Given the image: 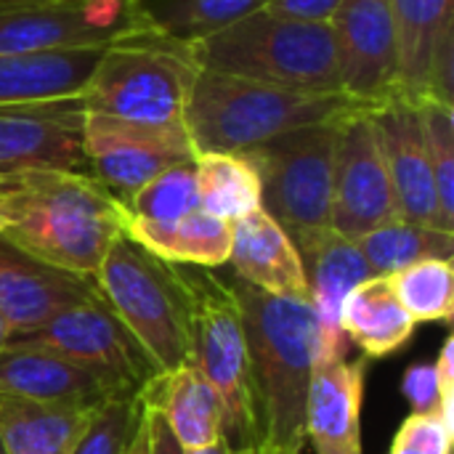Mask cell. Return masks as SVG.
Listing matches in <instances>:
<instances>
[{
  "label": "cell",
  "instance_id": "1",
  "mask_svg": "<svg viewBox=\"0 0 454 454\" xmlns=\"http://www.w3.org/2000/svg\"><path fill=\"white\" fill-rule=\"evenodd\" d=\"M0 239L77 277H93L122 234L125 205L90 173L13 170L0 186Z\"/></svg>",
  "mask_w": 454,
  "mask_h": 454
},
{
  "label": "cell",
  "instance_id": "2",
  "mask_svg": "<svg viewBox=\"0 0 454 454\" xmlns=\"http://www.w3.org/2000/svg\"><path fill=\"white\" fill-rule=\"evenodd\" d=\"M234 290L250 348L261 431L258 450H303L306 399L322 351L319 317L309 298L269 295L247 285Z\"/></svg>",
  "mask_w": 454,
  "mask_h": 454
},
{
  "label": "cell",
  "instance_id": "3",
  "mask_svg": "<svg viewBox=\"0 0 454 454\" xmlns=\"http://www.w3.org/2000/svg\"><path fill=\"white\" fill-rule=\"evenodd\" d=\"M367 109L343 93H298L266 82L202 69L184 114L197 154L250 152L295 128L335 122Z\"/></svg>",
  "mask_w": 454,
  "mask_h": 454
},
{
  "label": "cell",
  "instance_id": "4",
  "mask_svg": "<svg viewBox=\"0 0 454 454\" xmlns=\"http://www.w3.org/2000/svg\"><path fill=\"white\" fill-rule=\"evenodd\" d=\"M202 67L194 43L149 24L109 40L80 93L85 112L130 122H184Z\"/></svg>",
  "mask_w": 454,
  "mask_h": 454
},
{
  "label": "cell",
  "instance_id": "5",
  "mask_svg": "<svg viewBox=\"0 0 454 454\" xmlns=\"http://www.w3.org/2000/svg\"><path fill=\"white\" fill-rule=\"evenodd\" d=\"M93 282L160 375L194 362V303L181 266L154 258L120 234Z\"/></svg>",
  "mask_w": 454,
  "mask_h": 454
},
{
  "label": "cell",
  "instance_id": "6",
  "mask_svg": "<svg viewBox=\"0 0 454 454\" xmlns=\"http://www.w3.org/2000/svg\"><path fill=\"white\" fill-rule=\"evenodd\" d=\"M202 69L298 93H340L330 24L250 13L194 43Z\"/></svg>",
  "mask_w": 454,
  "mask_h": 454
},
{
  "label": "cell",
  "instance_id": "7",
  "mask_svg": "<svg viewBox=\"0 0 454 454\" xmlns=\"http://www.w3.org/2000/svg\"><path fill=\"white\" fill-rule=\"evenodd\" d=\"M194 303V364L223 407V442L237 454L261 447L250 348L237 290L207 269H181Z\"/></svg>",
  "mask_w": 454,
  "mask_h": 454
},
{
  "label": "cell",
  "instance_id": "8",
  "mask_svg": "<svg viewBox=\"0 0 454 454\" xmlns=\"http://www.w3.org/2000/svg\"><path fill=\"white\" fill-rule=\"evenodd\" d=\"M335 128L338 120L295 128L242 152L261 178V210L287 234L330 226Z\"/></svg>",
  "mask_w": 454,
  "mask_h": 454
},
{
  "label": "cell",
  "instance_id": "9",
  "mask_svg": "<svg viewBox=\"0 0 454 454\" xmlns=\"http://www.w3.org/2000/svg\"><path fill=\"white\" fill-rule=\"evenodd\" d=\"M82 152L88 173L120 202L162 170L197 157L184 122L149 125L98 112L82 117Z\"/></svg>",
  "mask_w": 454,
  "mask_h": 454
},
{
  "label": "cell",
  "instance_id": "10",
  "mask_svg": "<svg viewBox=\"0 0 454 454\" xmlns=\"http://www.w3.org/2000/svg\"><path fill=\"white\" fill-rule=\"evenodd\" d=\"M11 343L56 351L128 391H141L160 375L138 340L104 303L101 293L59 311L27 335L11 338Z\"/></svg>",
  "mask_w": 454,
  "mask_h": 454
},
{
  "label": "cell",
  "instance_id": "11",
  "mask_svg": "<svg viewBox=\"0 0 454 454\" xmlns=\"http://www.w3.org/2000/svg\"><path fill=\"white\" fill-rule=\"evenodd\" d=\"M394 218H399L396 197L370 109L351 112L335 128L330 229L356 242Z\"/></svg>",
  "mask_w": 454,
  "mask_h": 454
},
{
  "label": "cell",
  "instance_id": "12",
  "mask_svg": "<svg viewBox=\"0 0 454 454\" xmlns=\"http://www.w3.org/2000/svg\"><path fill=\"white\" fill-rule=\"evenodd\" d=\"M136 0H82L0 8V56L106 45L144 27Z\"/></svg>",
  "mask_w": 454,
  "mask_h": 454
},
{
  "label": "cell",
  "instance_id": "13",
  "mask_svg": "<svg viewBox=\"0 0 454 454\" xmlns=\"http://www.w3.org/2000/svg\"><path fill=\"white\" fill-rule=\"evenodd\" d=\"M330 29L340 93L367 109L396 96L399 37L391 0H343Z\"/></svg>",
  "mask_w": 454,
  "mask_h": 454
},
{
  "label": "cell",
  "instance_id": "14",
  "mask_svg": "<svg viewBox=\"0 0 454 454\" xmlns=\"http://www.w3.org/2000/svg\"><path fill=\"white\" fill-rule=\"evenodd\" d=\"M82 117L80 96L0 104V170L56 168L88 173Z\"/></svg>",
  "mask_w": 454,
  "mask_h": 454
},
{
  "label": "cell",
  "instance_id": "15",
  "mask_svg": "<svg viewBox=\"0 0 454 454\" xmlns=\"http://www.w3.org/2000/svg\"><path fill=\"white\" fill-rule=\"evenodd\" d=\"M370 120L394 186L399 218L444 229L418 104L391 96L370 109Z\"/></svg>",
  "mask_w": 454,
  "mask_h": 454
},
{
  "label": "cell",
  "instance_id": "16",
  "mask_svg": "<svg viewBox=\"0 0 454 454\" xmlns=\"http://www.w3.org/2000/svg\"><path fill=\"white\" fill-rule=\"evenodd\" d=\"M306 274V298L311 301L319 330H322V351L319 359L327 356H348V340L340 330V306L346 295L364 279L372 277L359 245L330 226L306 229L290 234Z\"/></svg>",
  "mask_w": 454,
  "mask_h": 454
},
{
  "label": "cell",
  "instance_id": "17",
  "mask_svg": "<svg viewBox=\"0 0 454 454\" xmlns=\"http://www.w3.org/2000/svg\"><path fill=\"white\" fill-rule=\"evenodd\" d=\"M138 394L56 351L8 343L0 351V396L93 410L112 396Z\"/></svg>",
  "mask_w": 454,
  "mask_h": 454
},
{
  "label": "cell",
  "instance_id": "18",
  "mask_svg": "<svg viewBox=\"0 0 454 454\" xmlns=\"http://www.w3.org/2000/svg\"><path fill=\"white\" fill-rule=\"evenodd\" d=\"M93 295H98L93 277L61 271L0 239V317L11 327V338L37 330Z\"/></svg>",
  "mask_w": 454,
  "mask_h": 454
},
{
  "label": "cell",
  "instance_id": "19",
  "mask_svg": "<svg viewBox=\"0 0 454 454\" xmlns=\"http://www.w3.org/2000/svg\"><path fill=\"white\" fill-rule=\"evenodd\" d=\"M367 359H317L303 434L317 454H362V399Z\"/></svg>",
  "mask_w": 454,
  "mask_h": 454
},
{
  "label": "cell",
  "instance_id": "20",
  "mask_svg": "<svg viewBox=\"0 0 454 454\" xmlns=\"http://www.w3.org/2000/svg\"><path fill=\"white\" fill-rule=\"evenodd\" d=\"M229 263L242 285L269 295L306 298V274L290 234L263 210L231 223Z\"/></svg>",
  "mask_w": 454,
  "mask_h": 454
},
{
  "label": "cell",
  "instance_id": "21",
  "mask_svg": "<svg viewBox=\"0 0 454 454\" xmlns=\"http://www.w3.org/2000/svg\"><path fill=\"white\" fill-rule=\"evenodd\" d=\"M141 399L160 410L184 452L223 442L221 399L194 362L178 367L176 372L157 375L146 388H141Z\"/></svg>",
  "mask_w": 454,
  "mask_h": 454
},
{
  "label": "cell",
  "instance_id": "22",
  "mask_svg": "<svg viewBox=\"0 0 454 454\" xmlns=\"http://www.w3.org/2000/svg\"><path fill=\"white\" fill-rule=\"evenodd\" d=\"M122 234L141 245L154 258L173 263V266H192V269H221L229 263L231 253V223L194 210L178 221H141L125 213Z\"/></svg>",
  "mask_w": 454,
  "mask_h": 454
},
{
  "label": "cell",
  "instance_id": "23",
  "mask_svg": "<svg viewBox=\"0 0 454 454\" xmlns=\"http://www.w3.org/2000/svg\"><path fill=\"white\" fill-rule=\"evenodd\" d=\"M104 45L0 56V104L80 96Z\"/></svg>",
  "mask_w": 454,
  "mask_h": 454
},
{
  "label": "cell",
  "instance_id": "24",
  "mask_svg": "<svg viewBox=\"0 0 454 454\" xmlns=\"http://www.w3.org/2000/svg\"><path fill=\"white\" fill-rule=\"evenodd\" d=\"M340 330L346 340L362 348L364 359H383L407 346L418 322L399 303L388 277H370L346 295Z\"/></svg>",
  "mask_w": 454,
  "mask_h": 454
},
{
  "label": "cell",
  "instance_id": "25",
  "mask_svg": "<svg viewBox=\"0 0 454 454\" xmlns=\"http://www.w3.org/2000/svg\"><path fill=\"white\" fill-rule=\"evenodd\" d=\"M93 410L0 396V442L8 454H69Z\"/></svg>",
  "mask_w": 454,
  "mask_h": 454
},
{
  "label": "cell",
  "instance_id": "26",
  "mask_svg": "<svg viewBox=\"0 0 454 454\" xmlns=\"http://www.w3.org/2000/svg\"><path fill=\"white\" fill-rule=\"evenodd\" d=\"M399 37L396 96L420 104L428 98L431 59L444 29L454 27L452 0H391Z\"/></svg>",
  "mask_w": 454,
  "mask_h": 454
},
{
  "label": "cell",
  "instance_id": "27",
  "mask_svg": "<svg viewBox=\"0 0 454 454\" xmlns=\"http://www.w3.org/2000/svg\"><path fill=\"white\" fill-rule=\"evenodd\" d=\"M200 210L237 223L261 210V178L245 154L210 152L194 157Z\"/></svg>",
  "mask_w": 454,
  "mask_h": 454
},
{
  "label": "cell",
  "instance_id": "28",
  "mask_svg": "<svg viewBox=\"0 0 454 454\" xmlns=\"http://www.w3.org/2000/svg\"><path fill=\"white\" fill-rule=\"evenodd\" d=\"M372 277H391L412 263L431 261V258H444L452 261L454 255V234L426 226V223H412L404 218H394L370 234L356 239Z\"/></svg>",
  "mask_w": 454,
  "mask_h": 454
},
{
  "label": "cell",
  "instance_id": "29",
  "mask_svg": "<svg viewBox=\"0 0 454 454\" xmlns=\"http://www.w3.org/2000/svg\"><path fill=\"white\" fill-rule=\"evenodd\" d=\"M141 19L178 40L200 43L207 35L258 13L269 0H136Z\"/></svg>",
  "mask_w": 454,
  "mask_h": 454
},
{
  "label": "cell",
  "instance_id": "30",
  "mask_svg": "<svg viewBox=\"0 0 454 454\" xmlns=\"http://www.w3.org/2000/svg\"><path fill=\"white\" fill-rule=\"evenodd\" d=\"M404 311L420 322H452L454 269L452 261L431 258L412 263L388 277Z\"/></svg>",
  "mask_w": 454,
  "mask_h": 454
},
{
  "label": "cell",
  "instance_id": "31",
  "mask_svg": "<svg viewBox=\"0 0 454 454\" xmlns=\"http://www.w3.org/2000/svg\"><path fill=\"white\" fill-rule=\"evenodd\" d=\"M125 213L141 221H178L200 210V192L194 176V160L162 170L157 178L144 184L125 202Z\"/></svg>",
  "mask_w": 454,
  "mask_h": 454
},
{
  "label": "cell",
  "instance_id": "32",
  "mask_svg": "<svg viewBox=\"0 0 454 454\" xmlns=\"http://www.w3.org/2000/svg\"><path fill=\"white\" fill-rule=\"evenodd\" d=\"M418 112L431 157L442 223L454 234V106L436 98H426L418 104Z\"/></svg>",
  "mask_w": 454,
  "mask_h": 454
},
{
  "label": "cell",
  "instance_id": "33",
  "mask_svg": "<svg viewBox=\"0 0 454 454\" xmlns=\"http://www.w3.org/2000/svg\"><path fill=\"white\" fill-rule=\"evenodd\" d=\"M141 418V391L112 396L90 412L69 454H125Z\"/></svg>",
  "mask_w": 454,
  "mask_h": 454
},
{
  "label": "cell",
  "instance_id": "34",
  "mask_svg": "<svg viewBox=\"0 0 454 454\" xmlns=\"http://www.w3.org/2000/svg\"><path fill=\"white\" fill-rule=\"evenodd\" d=\"M402 394L412 407V415H439L454 431V394H447L434 362H415L402 378Z\"/></svg>",
  "mask_w": 454,
  "mask_h": 454
},
{
  "label": "cell",
  "instance_id": "35",
  "mask_svg": "<svg viewBox=\"0 0 454 454\" xmlns=\"http://www.w3.org/2000/svg\"><path fill=\"white\" fill-rule=\"evenodd\" d=\"M452 436L439 415H410L394 436L388 454H452Z\"/></svg>",
  "mask_w": 454,
  "mask_h": 454
},
{
  "label": "cell",
  "instance_id": "36",
  "mask_svg": "<svg viewBox=\"0 0 454 454\" xmlns=\"http://www.w3.org/2000/svg\"><path fill=\"white\" fill-rule=\"evenodd\" d=\"M343 0H269L263 8L271 16L279 19H295V21H314V24H330L335 11Z\"/></svg>",
  "mask_w": 454,
  "mask_h": 454
},
{
  "label": "cell",
  "instance_id": "37",
  "mask_svg": "<svg viewBox=\"0 0 454 454\" xmlns=\"http://www.w3.org/2000/svg\"><path fill=\"white\" fill-rule=\"evenodd\" d=\"M146 407H149V423H152V454H186L176 442V436L170 434L160 410H154L152 404H146Z\"/></svg>",
  "mask_w": 454,
  "mask_h": 454
},
{
  "label": "cell",
  "instance_id": "38",
  "mask_svg": "<svg viewBox=\"0 0 454 454\" xmlns=\"http://www.w3.org/2000/svg\"><path fill=\"white\" fill-rule=\"evenodd\" d=\"M125 454H152V423H149V407L144 404V399H141V418H138L136 434Z\"/></svg>",
  "mask_w": 454,
  "mask_h": 454
},
{
  "label": "cell",
  "instance_id": "39",
  "mask_svg": "<svg viewBox=\"0 0 454 454\" xmlns=\"http://www.w3.org/2000/svg\"><path fill=\"white\" fill-rule=\"evenodd\" d=\"M436 370H439V380H442V388L447 394H454V338L450 335L439 351V359L434 362Z\"/></svg>",
  "mask_w": 454,
  "mask_h": 454
},
{
  "label": "cell",
  "instance_id": "40",
  "mask_svg": "<svg viewBox=\"0 0 454 454\" xmlns=\"http://www.w3.org/2000/svg\"><path fill=\"white\" fill-rule=\"evenodd\" d=\"M45 3H82V0H0V8H8V5H45Z\"/></svg>",
  "mask_w": 454,
  "mask_h": 454
},
{
  "label": "cell",
  "instance_id": "41",
  "mask_svg": "<svg viewBox=\"0 0 454 454\" xmlns=\"http://www.w3.org/2000/svg\"><path fill=\"white\" fill-rule=\"evenodd\" d=\"M186 454H237V452H231L226 442H218V444H213V447H205V450H194V452H186Z\"/></svg>",
  "mask_w": 454,
  "mask_h": 454
},
{
  "label": "cell",
  "instance_id": "42",
  "mask_svg": "<svg viewBox=\"0 0 454 454\" xmlns=\"http://www.w3.org/2000/svg\"><path fill=\"white\" fill-rule=\"evenodd\" d=\"M11 335H13V333H11V327H8V325H5V319L0 317V351L11 343Z\"/></svg>",
  "mask_w": 454,
  "mask_h": 454
},
{
  "label": "cell",
  "instance_id": "43",
  "mask_svg": "<svg viewBox=\"0 0 454 454\" xmlns=\"http://www.w3.org/2000/svg\"><path fill=\"white\" fill-rule=\"evenodd\" d=\"M303 450H298V447H282V450H258L255 454H301Z\"/></svg>",
  "mask_w": 454,
  "mask_h": 454
},
{
  "label": "cell",
  "instance_id": "44",
  "mask_svg": "<svg viewBox=\"0 0 454 454\" xmlns=\"http://www.w3.org/2000/svg\"><path fill=\"white\" fill-rule=\"evenodd\" d=\"M13 173V170H11ZM5 176H8V170H0V186H3V181H5Z\"/></svg>",
  "mask_w": 454,
  "mask_h": 454
},
{
  "label": "cell",
  "instance_id": "45",
  "mask_svg": "<svg viewBox=\"0 0 454 454\" xmlns=\"http://www.w3.org/2000/svg\"><path fill=\"white\" fill-rule=\"evenodd\" d=\"M0 454H8L5 452V447H3V442H0Z\"/></svg>",
  "mask_w": 454,
  "mask_h": 454
},
{
  "label": "cell",
  "instance_id": "46",
  "mask_svg": "<svg viewBox=\"0 0 454 454\" xmlns=\"http://www.w3.org/2000/svg\"><path fill=\"white\" fill-rule=\"evenodd\" d=\"M0 234H3V215H0Z\"/></svg>",
  "mask_w": 454,
  "mask_h": 454
}]
</instances>
